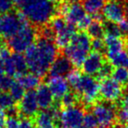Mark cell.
Listing matches in <instances>:
<instances>
[{
    "instance_id": "b9f144b4",
    "label": "cell",
    "mask_w": 128,
    "mask_h": 128,
    "mask_svg": "<svg viewBox=\"0 0 128 128\" xmlns=\"http://www.w3.org/2000/svg\"><path fill=\"white\" fill-rule=\"evenodd\" d=\"M41 128H57V127L54 124H48V126H44V127H41Z\"/></svg>"
},
{
    "instance_id": "8d00e7d4",
    "label": "cell",
    "mask_w": 128,
    "mask_h": 128,
    "mask_svg": "<svg viewBox=\"0 0 128 128\" xmlns=\"http://www.w3.org/2000/svg\"><path fill=\"white\" fill-rule=\"evenodd\" d=\"M18 128H34V124L30 119L25 118L20 121V127Z\"/></svg>"
},
{
    "instance_id": "5bb4252c",
    "label": "cell",
    "mask_w": 128,
    "mask_h": 128,
    "mask_svg": "<svg viewBox=\"0 0 128 128\" xmlns=\"http://www.w3.org/2000/svg\"><path fill=\"white\" fill-rule=\"evenodd\" d=\"M104 63L105 62L102 53L93 51L90 52L86 57L81 67L82 68V71L86 75L94 76H98Z\"/></svg>"
},
{
    "instance_id": "6da1fadb",
    "label": "cell",
    "mask_w": 128,
    "mask_h": 128,
    "mask_svg": "<svg viewBox=\"0 0 128 128\" xmlns=\"http://www.w3.org/2000/svg\"><path fill=\"white\" fill-rule=\"evenodd\" d=\"M58 56V46L53 38L41 36L26 51L28 70L40 77L48 73L54 60Z\"/></svg>"
},
{
    "instance_id": "cb8c5ba5",
    "label": "cell",
    "mask_w": 128,
    "mask_h": 128,
    "mask_svg": "<svg viewBox=\"0 0 128 128\" xmlns=\"http://www.w3.org/2000/svg\"><path fill=\"white\" fill-rule=\"evenodd\" d=\"M117 119L119 124H126L128 122V96L119 99L118 107L117 109Z\"/></svg>"
},
{
    "instance_id": "52a82bcc",
    "label": "cell",
    "mask_w": 128,
    "mask_h": 128,
    "mask_svg": "<svg viewBox=\"0 0 128 128\" xmlns=\"http://www.w3.org/2000/svg\"><path fill=\"white\" fill-rule=\"evenodd\" d=\"M50 27L53 31L55 43L59 48H66L76 34V26L62 17H54L51 20Z\"/></svg>"
},
{
    "instance_id": "d6986e66",
    "label": "cell",
    "mask_w": 128,
    "mask_h": 128,
    "mask_svg": "<svg viewBox=\"0 0 128 128\" xmlns=\"http://www.w3.org/2000/svg\"><path fill=\"white\" fill-rule=\"evenodd\" d=\"M104 44H105V53L107 57L112 56L115 54L124 49V42L118 36H112L105 34L104 36Z\"/></svg>"
},
{
    "instance_id": "f6af8a7d",
    "label": "cell",
    "mask_w": 128,
    "mask_h": 128,
    "mask_svg": "<svg viewBox=\"0 0 128 128\" xmlns=\"http://www.w3.org/2000/svg\"><path fill=\"white\" fill-rule=\"evenodd\" d=\"M100 128H109L108 126H101Z\"/></svg>"
},
{
    "instance_id": "f1b7e54d",
    "label": "cell",
    "mask_w": 128,
    "mask_h": 128,
    "mask_svg": "<svg viewBox=\"0 0 128 128\" xmlns=\"http://www.w3.org/2000/svg\"><path fill=\"white\" fill-rule=\"evenodd\" d=\"M104 26L105 34L112 35V36H118V37H120V36L122 35L120 32V30H119V28H118V24L107 21L105 24H104Z\"/></svg>"
},
{
    "instance_id": "484cf974",
    "label": "cell",
    "mask_w": 128,
    "mask_h": 128,
    "mask_svg": "<svg viewBox=\"0 0 128 128\" xmlns=\"http://www.w3.org/2000/svg\"><path fill=\"white\" fill-rule=\"evenodd\" d=\"M25 88L20 84V82L17 81V82H14L13 84L12 85L10 90V94L12 96V98L16 101H20V100L23 98V96H25L26 92H25Z\"/></svg>"
},
{
    "instance_id": "74e56055",
    "label": "cell",
    "mask_w": 128,
    "mask_h": 128,
    "mask_svg": "<svg viewBox=\"0 0 128 128\" xmlns=\"http://www.w3.org/2000/svg\"><path fill=\"white\" fill-rule=\"evenodd\" d=\"M6 120V113L4 112V110L0 107V126H4Z\"/></svg>"
},
{
    "instance_id": "4dcf8cb0",
    "label": "cell",
    "mask_w": 128,
    "mask_h": 128,
    "mask_svg": "<svg viewBox=\"0 0 128 128\" xmlns=\"http://www.w3.org/2000/svg\"><path fill=\"white\" fill-rule=\"evenodd\" d=\"M13 82H14V81H13L12 77L10 76H0V85H1L3 90H9L11 89L12 85L13 84Z\"/></svg>"
},
{
    "instance_id": "d4e9b609",
    "label": "cell",
    "mask_w": 128,
    "mask_h": 128,
    "mask_svg": "<svg viewBox=\"0 0 128 128\" xmlns=\"http://www.w3.org/2000/svg\"><path fill=\"white\" fill-rule=\"evenodd\" d=\"M112 78L120 84L124 85L128 84V70L124 67H116L112 72Z\"/></svg>"
},
{
    "instance_id": "f907efd6",
    "label": "cell",
    "mask_w": 128,
    "mask_h": 128,
    "mask_svg": "<svg viewBox=\"0 0 128 128\" xmlns=\"http://www.w3.org/2000/svg\"><path fill=\"white\" fill-rule=\"evenodd\" d=\"M71 1H76V0H71Z\"/></svg>"
},
{
    "instance_id": "ee69618b",
    "label": "cell",
    "mask_w": 128,
    "mask_h": 128,
    "mask_svg": "<svg viewBox=\"0 0 128 128\" xmlns=\"http://www.w3.org/2000/svg\"><path fill=\"white\" fill-rule=\"evenodd\" d=\"M124 128H128V122L126 123V124H124Z\"/></svg>"
},
{
    "instance_id": "8992f818",
    "label": "cell",
    "mask_w": 128,
    "mask_h": 128,
    "mask_svg": "<svg viewBox=\"0 0 128 128\" xmlns=\"http://www.w3.org/2000/svg\"><path fill=\"white\" fill-rule=\"evenodd\" d=\"M37 32L34 26L26 20L24 22L20 30L13 36L8 39V46L14 53H23L26 52L36 40Z\"/></svg>"
},
{
    "instance_id": "2e32d148",
    "label": "cell",
    "mask_w": 128,
    "mask_h": 128,
    "mask_svg": "<svg viewBox=\"0 0 128 128\" xmlns=\"http://www.w3.org/2000/svg\"><path fill=\"white\" fill-rule=\"evenodd\" d=\"M73 68V63L66 55H59L52 63L49 68L50 76H68Z\"/></svg>"
},
{
    "instance_id": "60d3db41",
    "label": "cell",
    "mask_w": 128,
    "mask_h": 128,
    "mask_svg": "<svg viewBox=\"0 0 128 128\" xmlns=\"http://www.w3.org/2000/svg\"><path fill=\"white\" fill-rule=\"evenodd\" d=\"M124 10H126V17H127V20H128V1L126 3V4H124Z\"/></svg>"
},
{
    "instance_id": "7dc6e473",
    "label": "cell",
    "mask_w": 128,
    "mask_h": 128,
    "mask_svg": "<svg viewBox=\"0 0 128 128\" xmlns=\"http://www.w3.org/2000/svg\"><path fill=\"white\" fill-rule=\"evenodd\" d=\"M1 90H2V88H1V85H0V93H1Z\"/></svg>"
},
{
    "instance_id": "bcb514c9",
    "label": "cell",
    "mask_w": 128,
    "mask_h": 128,
    "mask_svg": "<svg viewBox=\"0 0 128 128\" xmlns=\"http://www.w3.org/2000/svg\"><path fill=\"white\" fill-rule=\"evenodd\" d=\"M12 1H13V3H15V4L18 2V0H12Z\"/></svg>"
},
{
    "instance_id": "ab89813d",
    "label": "cell",
    "mask_w": 128,
    "mask_h": 128,
    "mask_svg": "<svg viewBox=\"0 0 128 128\" xmlns=\"http://www.w3.org/2000/svg\"><path fill=\"white\" fill-rule=\"evenodd\" d=\"M49 1L53 3L54 4H62L63 0H49Z\"/></svg>"
},
{
    "instance_id": "7bdbcfd3",
    "label": "cell",
    "mask_w": 128,
    "mask_h": 128,
    "mask_svg": "<svg viewBox=\"0 0 128 128\" xmlns=\"http://www.w3.org/2000/svg\"><path fill=\"white\" fill-rule=\"evenodd\" d=\"M112 128H124V127H122L120 124H115V126H113Z\"/></svg>"
},
{
    "instance_id": "4316f807",
    "label": "cell",
    "mask_w": 128,
    "mask_h": 128,
    "mask_svg": "<svg viewBox=\"0 0 128 128\" xmlns=\"http://www.w3.org/2000/svg\"><path fill=\"white\" fill-rule=\"evenodd\" d=\"M77 100H78V95L76 92H70L68 91L66 95H64L62 98V104H60L63 107H70L76 105Z\"/></svg>"
},
{
    "instance_id": "4fadbf2b",
    "label": "cell",
    "mask_w": 128,
    "mask_h": 128,
    "mask_svg": "<svg viewBox=\"0 0 128 128\" xmlns=\"http://www.w3.org/2000/svg\"><path fill=\"white\" fill-rule=\"evenodd\" d=\"M102 12L107 21L118 24L124 20L126 10L120 0H108Z\"/></svg>"
},
{
    "instance_id": "c3c4849f",
    "label": "cell",
    "mask_w": 128,
    "mask_h": 128,
    "mask_svg": "<svg viewBox=\"0 0 128 128\" xmlns=\"http://www.w3.org/2000/svg\"><path fill=\"white\" fill-rule=\"evenodd\" d=\"M0 128H6L4 126H0Z\"/></svg>"
},
{
    "instance_id": "7c38bea8",
    "label": "cell",
    "mask_w": 128,
    "mask_h": 128,
    "mask_svg": "<svg viewBox=\"0 0 128 128\" xmlns=\"http://www.w3.org/2000/svg\"><path fill=\"white\" fill-rule=\"evenodd\" d=\"M4 73L12 77H18L26 73L28 70L26 57L20 53H15L11 54L9 58L4 60Z\"/></svg>"
},
{
    "instance_id": "9a60e30c",
    "label": "cell",
    "mask_w": 128,
    "mask_h": 128,
    "mask_svg": "<svg viewBox=\"0 0 128 128\" xmlns=\"http://www.w3.org/2000/svg\"><path fill=\"white\" fill-rule=\"evenodd\" d=\"M39 108L40 106L36 98V93L34 90H29L28 92H26L23 98L20 101L18 110L24 117H35L38 114Z\"/></svg>"
},
{
    "instance_id": "e575fe53",
    "label": "cell",
    "mask_w": 128,
    "mask_h": 128,
    "mask_svg": "<svg viewBox=\"0 0 128 128\" xmlns=\"http://www.w3.org/2000/svg\"><path fill=\"white\" fill-rule=\"evenodd\" d=\"M118 28L120 30V32L122 35L128 36V20H124L118 24Z\"/></svg>"
},
{
    "instance_id": "816d5d0a",
    "label": "cell",
    "mask_w": 128,
    "mask_h": 128,
    "mask_svg": "<svg viewBox=\"0 0 128 128\" xmlns=\"http://www.w3.org/2000/svg\"><path fill=\"white\" fill-rule=\"evenodd\" d=\"M0 48H1V46H0Z\"/></svg>"
},
{
    "instance_id": "9c48e42d",
    "label": "cell",
    "mask_w": 128,
    "mask_h": 128,
    "mask_svg": "<svg viewBox=\"0 0 128 128\" xmlns=\"http://www.w3.org/2000/svg\"><path fill=\"white\" fill-rule=\"evenodd\" d=\"M84 118V110L82 107L73 105L62 110L59 117L60 128H81Z\"/></svg>"
},
{
    "instance_id": "277c9868",
    "label": "cell",
    "mask_w": 128,
    "mask_h": 128,
    "mask_svg": "<svg viewBox=\"0 0 128 128\" xmlns=\"http://www.w3.org/2000/svg\"><path fill=\"white\" fill-rule=\"evenodd\" d=\"M91 41L88 32H80L74 35L65 48V55L76 67L82 66L84 60L90 53L92 49Z\"/></svg>"
},
{
    "instance_id": "44dd1931",
    "label": "cell",
    "mask_w": 128,
    "mask_h": 128,
    "mask_svg": "<svg viewBox=\"0 0 128 128\" xmlns=\"http://www.w3.org/2000/svg\"><path fill=\"white\" fill-rule=\"evenodd\" d=\"M108 0H82V6L89 14L99 18L98 14L103 11Z\"/></svg>"
},
{
    "instance_id": "681fc988",
    "label": "cell",
    "mask_w": 128,
    "mask_h": 128,
    "mask_svg": "<svg viewBox=\"0 0 128 128\" xmlns=\"http://www.w3.org/2000/svg\"><path fill=\"white\" fill-rule=\"evenodd\" d=\"M127 93H128V86H127Z\"/></svg>"
},
{
    "instance_id": "d590c367",
    "label": "cell",
    "mask_w": 128,
    "mask_h": 128,
    "mask_svg": "<svg viewBox=\"0 0 128 128\" xmlns=\"http://www.w3.org/2000/svg\"><path fill=\"white\" fill-rule=\"evenodd\" d=\"M10 56H11V53H10L9 48L1 46V48H0V58L3 60H4L7 58H9Z\"/></svg>"
},
{
    "instance_id": "f35d334b",
    "label": "cell",
    "mask_w": 128,
    "mask_h": 128,
    "mask_svg": "<svg viewBox=\"0 0 128 128\" xmlns=\"http://www.w3.org/2000/svg\"><path fill=\"white\" fill-rule=\"evenodd\" d=\"M4 60L0 58V76L4 75Z\"/></svg>"
},
{
    "instance_id": "30bf717a",
    "label": "cell",
    "mask_w": 128,
    "mask_h": 128,
    "mask_svg": "<svg viewBox=\"0 0 128 128\" xmlns=\"http://www.w3.org/2000/svg\"><path fill=\"white\" fill-rule=\"evenodd\" d=\"M92 113L101 126H112L117 118V108L110 102H99L94 104Z\"/></svg>"
},
{
    "instance_id": "d6a6232c",
    "label": "cell",
    "mask_w": 128,
    "mask_h": 128,
    "mask_svg": "<svg viewBox=\"0 0 128 128\" xmlns=\"http://www.w3.org/2000/svg\"><path fill=\"white\" fill-rule=\"evenodd\" d=\"M91 46L93 51L102 53L105 50L104 40H102V39H93V40L91 41Z\"/></svg>"
},
{
    "instance_id": "ba28073f",
    "label": "cell",
    "mask_w": 128,
    "mask_h": 128,
    "mask_svg": "<svg viewBox=\"0 0 128 128\" xmlns=\"http://www.w3.org/2000/svg\"><path fill=\"white\" fill-rule=\"evenodd\" d=\"M26 18L20 13L7 12L0 16V35L4 38H11L21 27Z\"/></svg>"
},
{
    "instance_id": "5b68a950",
    "label": "cell",
    "mask_w": 128,
    "mask_h": 128,
    "mask_svg": "<svg viewBox=\"0 0 128 128\" xmlns=\"http://www.w3.org/2000/svg\"><path fill=\"white\" fill-rule=\"evenodd\" d=\"M60 12L67 21L80 29H87L92 22L91 17L87 14L84 6L77 2V0L62 4Z\"/></svg>"
},
{
    "instance_id": "83f0119b",
    "label": "cell",
    "mask_w": 128,
    "mask_h": 128,
    "mask_svg": "<svg viewBox=\"0 0 128 128\" xmlns=\"http://www.w3.org/2000/svg\"><path fill=\"white\" fill-rule=\"evenodd\" d=\"M15 100L12 98L11 94L6 92L0 93V107H2L4 110H8L14 106Z\"/></svg>"
},
{
    "instance_id": "ac0fdd59",
    "label": "cell",
    "mask_w": 128,
    "mask_h": 128,
    "mask_svg": "<svg viewBox=\"0 0 128 128\" xmlns=\"http://www.w3.org/2000/svg\"><path fill=\"white\" fill-rule=\"evenodd\" d=\"M37 101L39 104L40 108L43 110H48L51 108L54 104V95L52 94L51 90L46 84H41L37 88V90L35 91Z\"/></svg>"
},
{
    "instance_id": "603a6c76",
    "label": "cell",
    "mask_w": 128,
    "mask_h": 128,
    "mask_svg": "<svg viewBox=\"0 0 128 128\" xmlns=\"http://www.w3.org/2000/svg\"><path fill=\"white\" fill-rule=\"evenodd\" d=\"M107 58L110 63L114 67H128V50H126V48Z\"/></svg>"
},
{
    "instance_id": "3957f363",
    "label": "cell",
    "mask_w": 128,
    "mask_h": 128,
    "mask_svg": "<svg viewBox=\"0 0 128 128\" xmlns=\"http://www.w3.org/2000/svg\"><path fill=\"white\" fill-rule=\"evenodd\" d=\"M68 82L77 95H80L84 104L90 105L99 96V82L94 76L82 75L73 70L68 75Z\"/></svg>"
},
{
    "instance_id": "7402d4cb",
    "label": "cell",
    "mask_w": 128,
    "mask_h": 128,
    "mask_svg": "<svg viewBox=\"0 0 128 128\" xmlns=\"http://www.w3.org/2000/svg\"><path fill=\"white\" fill-rule=\"evenodd\" d=\"M88 34L93 39H102L104 35H105V31L104 24L96 18V20H92L90 26L87 27Z\"/></svg>"
},
{
    "instance_id": "e0dca14e",
    "label": "cell",
    "mask_w": 128,
    "mask_h": 128,
    "mask_svg": "<svg viewBox=\"0 0 128 128\" xmlns=\"http://www.w3.org/2000/svg\"><path fill=\"white\" fill-rule=\"evenodd\" d=\"M48 86L54 96L57 99H62V96L66 95L70 90L68 80L62 76H50L48 80Z\"/></svg>"
},
{
    "instance_id": "1f68e13d",
    "label": "cell",
    "mask_w": 128,
    "mask_h": 128,
    "mask_svg": "<svg viewBox=\"0 0 128 128\" xmlns=\"http://www.w3.org/2000/svg\"><path fill=\"white\" fill-rule=\"evenodd\" d=\"M13 4L12 0H0V13L10 12L13 8Z\"/></svg>"
},
{
    "instance_id": "836d02e7",
    "label": "cell",
    "mask_w": 128,
    "mask_h": 128,
    "mask_svg": "<svg viewBox=\"0 0 128 128\" xmlns=\"http://www.w3.org/2000/svg\"><path fill=\"white\" fill-rule=\"evenodd\" d=\"M6 128H18L20 127V121L18 118L14 116H8L4 124Z\"/></svg>"
},
{
    "instance_id": "ffe728a7",
    "label": "cell",
    "mask_w": 128,
    "mask_h": 128,
    "mask_svg": "<svg viewBox=\"0 0 128 128\" xmlns=\"http://www.w3.org/2000/svg\"><path fill=\"white\" fill-rule=\"evenodd\" d=\"M18 81L26 90H32L40 86V77L34 73H26L18 77Z\"/></svg>"
},
{
    "instance_id": "f546056e",
    "label": "cell",
    "mask_w": 128,
    "mask_h": 128,
    "mask_svg": "<svg viewBox=\"0 0 128 128\" xmlns=\"http://www.w3.org/2000/svg\"><path fill=\"white\" fill-rule=\"evenodd\" d=\"M98 120L93 113H86L84 114V122L82 126L84 128H96L98 126Z\"/></svg>"
},
{
    "instance_id": "7a4b0ae2",
    "label": "cell",
    "mask_w": 128,
    "mask_h": 128,
    "mask_svg": "<svg viewBox=\"0 0 128 128\" xmlns=\"http://www.w3.org/2000/svg\"><path fill=\"white\" fill-rule=\"evenodd\" d=\"M21 13L32 25L44 26L55 16L56 8L49 0H18Z\"/></svg>"
},
{
    "instance_id": "8fae6325",
    "label": "cell",
    "mask_w": 128,
    "mask_h": 128,
    "mask_svg": "<svg viewBox=\"0 0 128 128\" xmlns=\"http://www.w3.org/2000/svg\"><path fill=\"white\" fill-rule=\"evenodd\" d=\"M122 84L112 77H104L101 79L99 84V95L104 101L115 102L122 98Z\"/></svg>"
}]
</instances>
